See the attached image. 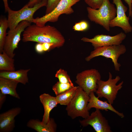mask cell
<instances>
[{"mask_svg": "<svg viewBox=\"0 0 132 132\" xmlns=\"http://www.w3.org/2000/svg\"><path fill=\"white\" fill-rule=\"evenodd\" d=\"M126 36L124 33L121 32L113 36L101 34L96 35L91 38L83 37L81 40L91 43L95 49L99 47L121 44Z\"/></svg>", "mask_w": 132, "mask_h": 132, "instance_id": "obj_11", "label": "cell"}, {"mask_svg": "<svg viewBox=\"0 0 132 132\" xmlns=\"http://www.w3.org/2000/svg\"><path fill=\"white\" fill-rule=\"evenodd\" d=\"M78 86H74L65 92L56 96L58 104L67 106L75 95Z\"/></svg>", "mask_w": 132, "mask_h": 132, "instance_id": "obj_20", "label": "cell"}, {"mask_svg": "<svg viewBox=\"0 0 132 132\" xmlns=\"http://www.w3.org/2000/svg\"><path fill=\"white\" fill-rule=\"evenodd\" d=\"M31 23L28 21H22L14 29L9 30L7 33L3 51L10 57L13 58L15 56L14 52L18 48L19 43L21 39V33L27 27L31 24Z\"/></svg>", "mask_w": 132, "mask_h": 132, "instance_id": "obj_9", "label": "cell"}, {"mask_svg": "<svg viewBox=\"0 0 132 132\" xmlns=\"http://www.w3.org/2000/svg\"><path fill=\"white\" fill-rule=\"evenodd\" d=\"M113 3L116 6V16L110 22V27H120L126 33L131 32L132 27L129 23V17H128L126 14L127 8L121 0H113Z\"/></svg>", "mask_w": 132, "mask_h": 132, "instance_id": "obj_12", "label": "cell"}, {"mask_svg": "<svg viewBox=\"0 0 132 132\" xmlns=\"http://www.w3.org/2000/svg\"><path fill=\"white\" fill-rule=\"evenodd\" d=\"M21 111V108L17 107L0 114V132H10L13 130L15 127V118Z\"/></svg>", "mask_w": 132, "mask_h": 132, "instance_id": "obj_13", "label": "cell"}, {"mask_svg": "<svg viewBox=\"0 0 132 132\" xmlns=\"http://www.w3.org/2000/svg\"><path fill=\"white\" fill-rule=\"evenodd\" d=\"M43 0H29L27 4L30 7H33L36 4L41 2Z\"/></svg>", "mask_w": 132, "mask_h": 132, "instance_id": "obj_30", "label": "cell"}, {"mask_svg": "<svg viewBox=\"0 0 132 132\" xmlns=\"http://www.w3.org/2000/svg\"><path fill=\"white\" fill-rule=\"evenodd\" d=\"M27 125L38 132H55L57 128L56 124L52 118L46 124H43L38 120L31 119L27 122Z\"/></svg>", "mask_w": 132, "mask_h": 132, "instance_id": "obj_17", "label": "cell"}, {"mask_svg": "<svg viewBox=\"0 0 132 132\" xmlns=\"http://www.w3.org/2000/svg\"><path fill=\"white\" fill-rule=\"evenodd\" d=\"M14 59L3 51L0 53V70L7 71L15 70Z\"/></svg>", "mask_w": 132, "mask_h": 132, "instance_id": "obj_19", "label": "cell"}, {"mask_svg": "<svg viewBox=\"0 0 132 132\" xmlns=\"http://www.w3.org/2000/svg\"><path fill=\"white\" fill-rule=\"evenodd\" d=\"M41 102L44 109V113L42 122L46 124L50 121V114L51 111L58 104L56 97L52 96L49 94L44 93L39 96Z\"/></svg>", "mask_w": 132, "mask_h": 132, "instance_id": "obj_15", "label": "cell"}, {"mask_svg": "<svg viewBox=\"0 0 132 132\" xmlns=\"http://www.w3.org/2000/svg\"><path fill=\"white\" fill-rule=\"evenodd\" d=\"M81 27V31L87 30L89 28V25L88 22L85 20H82L79 22Z\"/></svg>", "mask_w": 132, "mask_h": 132, "instance_id": "obj_26", "label": "cell"}, {"mask_svg": "<svg viewBox=\"0 0 132 132\" xmlns=\"http://www.w3.org/2000/svg\"><path fill=\"white\" fill-rule=\"evenodd\" d=\"M73 29L74 31H82L79 22L76 23L73 26Z\"/></svg>", "mask_w": 132, "mask_h": 132, "instance_id": "obj_32", "label": "cell"}, {"mask_svg": "<svg viewBox=\"0 0 132 132\" xmlns=\"http://www.w3.org/2000/svg\"><path fill=\"white\" fill-rule=\"evenodd\" d=\"M55 77L57 78L58 79V81L61 83H72L67 72L62 69L60 68L56 71Z\"/></svg>", "mask_w": 132, "mask_h": 132, "instance_id": "obj_23", "label": "cell"}, {"mask_svg": "<svg viewBox=\"0 0 132 132\" xmlns=\"http://www.w3.org/2000/svg\"><path fill=\"white\" fill-rule=\"evenodd\" d=\"M128 4L129 8V17H132V0H124Z\"/></svg>", "mask_w": 132, "mask_h": 132, "instance_id": "obj_29", "label": "cell"}, {"mask_svg": "<svg viewBox=\"0 0 132 132\" xmlns=\"http://www.w3.org/2000/svg\"><path fill=\"white\" fill-rule=\"evenodd\" d=\"M8 28L7 19L2 17L0 19V53L2 52L5 42L7 34L6 30Z\"/></svg>", "mask_w": 132, "mask_h": 132, "instance_id": "obj_21", "label": "cell"}, {"mask_svg": "<svg viewBox=\"0 0 132 132\" xmlns=\"http://www.w3.org/2000/svg\"><path fill=\"white\" fill-rule=\"evenodd\" d=\"M6 95L0 91V109H1L2 105L5 100Z\"/></svg>", "mask_w": 132, "mask_h": 132, "instance_id": "obj_31", "label": "cell"}, {"mask_svg": "<svg viewBox=\"0 0 132 132\" xmlns=\"http://www.w3.org/2000/svg\"><path fill=\"white\" fill-rule=\"evenodd\" d=\"M74 86L72 83H63L58 81L53 86L52 89L56 96Z\"/></svg>", "mask_w": 132, "mask_h": 132, "instance_id": "obj_22", "label": "cell"}, {"mask_svg": "<svg viewBox=\"0 0 132 132\" xmlns=\"http://www.w3.org/2000/svg\"><path fill=\"white\" fill-rule=\"evenodd\" d=\"M94 93L92 92L89 95V99L87 105V108L89 110L93 108L107 111L109 110L116 113L121 118L124 117V115L123 113L116 110L112 106V104L107 101L100 100L99 99V98L95 96Z\"/></svg>", "mask_w": 132, "mask_h": 132, "instance_id": "obj_14", "label": "cell"}, {"mask_svg": "<svg viewBox=\"0 0 132 132\" xmlns=\"http://www.w3.org/2000/svg\"><path fill=\"white\" fill-rule=\"evenodd\" d=\"M79 121L83 127L90 125L96 132H112L108 121L98 109H96L87 118Z\"/></svg>", "mask_w": 132, "mask_h": 132, "instance_id": "obj_10", "label": "cell"}, {"mask_svg": "<svg viewBox=\"0 0 132 132\" xmlns=\"http://www.w3.org/2000/svg\"><path fill=\"white\" fill-rule=\"evenodd\" d=\"M126 51L125 46L121 44L99 47L94 49L85 58V60L89 61L95 57L100 56L110 58L113 63L115 70L119 71L121 65L118 62V59Z\"/></svg>", "mask_w": 132, "mask_h": 132, "instance_id": "obj_7", "label": "cell"}, {"mask_svg": "<svg viewBox=\"0 0 132 132\" xmlns=\"http://www.w3.org/2000/svg\"><path fill=\"white\" fill-rule=\"evenodd\" d=\"M89 98V95L78 86L75 95L66 106L68 115L72 119L78 117L87 118L90 115L87 108Z\"/></svg>", "mask_w": 132, "mask_h": 132, "instance_id": "obj_3", "label": "cell"}, {"mask_svg": "<svg viewBox=\"0 0 132 132\" xmlns=\"http://www.w3.org/2000/svg\"><path fill=\"white\" fill-rule=\"evenodd\" d=\"M89 7L95 9H99L102 4L104 0H84Z\"/></svg>", "mask_w": 132, "mask_h": 132, "instance_id": "obj_24", "label": "cell"}, {"mask_svg": "<svg viewBox=\"0 0 132 132\" xmlns=\"http://www.w3.org/2000/svg\"><path fill=\"white\" fill-rule=\"evenodd\" d=\"M30 70L29 69L10 71H1L0 77L14 80L25 85L28 82V73Z\"/></svg>", "mask_w": 132, "mask_h": 132, "instance_id": "obj_16", "label": "cell"}, {"mask_svg": "<svg viewBox=\"0 0 132 132\" xmlns=\"http://www.w3.org/2000/svg\"><path fill=\"white\" fill-rule=\"evenodd\" d=\"M4 5L5 11H8V10L10 8H9L8 2V0H2Z\"/></svg>", "mask_w": 132, "mask_h": 132, "instance_id": "obj_33", "label": "cell"}, {"mask_svg": "<svg viewBox=\"0 0 132 132\" xmlns=\"http://www.w3.org/2000/svg\"><path fill=\"white\" fill-rule=\"evenodd\" d=\"M80 0H61L51 12L41 17L34 18L31 22L38 26H43L48 22H56L61 15L63 14L69 15L73 13L74 11L72 7Z\"/></svg>", "mask_w": 132, "mask_h": 132, "instance_id": "obj_6", "label": "cell"}, {"mask_svg": "<svg viewBox=\"0 0 132 132\" xmlns=\"http://www.w3.org/2000/svg\"><path fill=\"white\" fill-rule=\"evenodd\" d=\"M88 16L91 21L104 27L107 31L110 30V23L116 16V9L109 0H104L100 7L95 9L87 8Z\"/></svg>", "mask_w": 132, "mask_h": 132, "instance_id": "obj_2", "label": "cell"}, {"mask_svg": "<svg viewBox=\"0 0 132 132\" xmlns=\"http://www.w3.org/2000/svg\"><path fill=\"white\" fill-rule=\"evenodd\" d=\"M44 52L48 51L50 49H53L54 44L49 43H42Z\"/></svg>", "mask_w": 132, "mask_h": 132, "instance_id": "obj_27", "label": "cell"}, {"mask_svg": "<svg viewBox=\"0 0 132 132\" xmlns=\"http://www.w3.org/2000/svg\"><path fill=\"white\" fill-rule=\"evenodd\" d=\"M61 0H47L45 14H49L55 8Z\"/></svg>", "mask_w": 132, "mask_h": 132, "instance_id": "obj_25", "label": "cell"}, {"mask_svg": "<svg viewBox=\"0 0 132 132\" xmlns=\"http://www.w3.org/2000/svg\"><path fill=\"white\" fill-rule=\"evenodd\" d=\"M35 49L36 51L39 53H41L44 52L42 43H38L35 46Z\"/></svg>", "mask_w": 132, "mask_h": 132, "instance_id": "obj_28", "label": "cell"}, {"mask_svg": "<svg viewBox=\"0 0 132 132\" xmlns=\"http://www.w3.org/2000/svg\"><path fill=\"white\" fill-rule=\"evenodd\" d=\"M18 83L14 80L0 77V91L5 94L9 95L20 99V97L16 89Z\"/></svg>", "mask_w": 132, "mask_h": 132, "instance_id": "obj_18", "label": "cell"}, {"mask_svg": "<svg viewBox=\"0 0 132 132\" xmlns=\"http://www.w3.org/2000/svg\"></svg>", "mask_w": 132, "mask_h": 132, "instance_id": "obj_34", "label": "cell"}, {"mask_svg": "<svg viewBox=\"0 0 132 132\" xmlns=\"http://www.w3.org/2000/svg\"><path fill=\"white\" fill-rule=\"evenodd\" d=\"M109 78L107 81L100 79L98 81V88L95 92L98 98H104L109 103L112 104L116 98L118 91L122 87L123 82L122 81L117 85L120 80V77L116 76L113 79L112 75L110 72H109Z\"/></svg>", "mask_w": 132, "mask_h": 132, "instance_id": "obj_5", "label": "cell"}, {"mask_svg": "<svg viewBox=\"0 0 132 132\" xmlns=\"http://www.w3.org/2000/svg\"><path fill=\"white\" fill-rule=\"evenodd\" d=\"M101 76L95 69L84 70L78 73L76 77V83L88 94L95 92L98 88V82L101 79Z\"/></svg>", "mask_w": 132, "mask_h": 132, "instance_id": "obj_8", "label": "cell"}, {"mask_svg": "<svg viewBox=\"0 0 132 132\" xmlns=\"http://www.w3.org/2000/svg\"><path fill=\"white\" fill-rule=\"evenodd\" d=\"M47 0H43L33 7H30L27 4L18 11H13L10 8L8 10L7 19L9 30L14 29L21 22L26 21L31 23L35 12L40 8L47 6Z\"/></svg>", "mask_w": 132, "mask_h": 132, "instance_id": "obj_4", "label": "cell"}, {"mask_svg": "<svg viewBox=\"0 0 132 132\" xmlns=\"http://www.w3.org/2000/svg\"><path fill=\"white\" fill-rule=\"evenodd\" d=\"M22 41L53 43L54 49L63 46L65 39L61 33L54 26L49 25L39 26L35 24L30 25L25 29L23 32Z\"/></svg>", "mask_w": 132, "mask_h": 132, "instance_id": "obj_1", "label": "cell"}]
</instances>
